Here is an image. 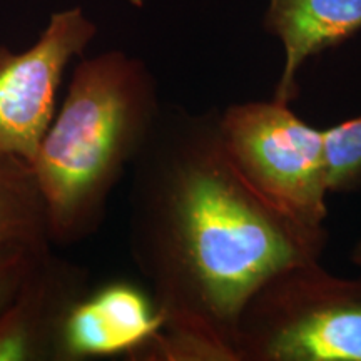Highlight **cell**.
Instances as JSON below:
<instances>
[{"label":"cell","instance_id":"9c48e42d","mask_svg":"<svg viewBox=\"0 0 361 361\" xmlns=\"http://www.w3.org/2000/svg\"><path fill=\"white\" fill-rule=\"evenodd\" d=\"M54 246L47 214L30 162L0 157V250L40 251Z\"/></svg>","mask_w":361,"mask_h":361},{"label":"cell","instance_id":"6da1fadb","mask_svg":"<svg viewBox=\"0 0 361 361\" xmlns=\"http://www.w3.org/2000/svg\"><path fill=\"white\" fill-rule=\"evenodd\" d=\"M130 173L129 250L166 319L134 361H238L247 300L278 271L319 261L326 228L290 219L247 184L218 111L162 104Z\"/></svg>","mask_w":361,"mask_h":361},{"label":"cell","instance_id":"52a82bcc","mask_svg":"<svg viewBox=\"0 0 361 361\" xmlns=\"http://www.w3.org/2000/svg\"><path fill=\"white\" fill-rule=\"evenodd\" d=\"M151 295L117 279L96 288L67 314L57 340L56 361L123 356L130 360L164 328Z\"/></svg>","mask_w":361,"mask_h":361},{"label":"cell","instance_id":"7a4b0ae2","mask_svg":"<svg viewBox=\"0 0 361 361\" xmlns=\"http://www.w3.org/2000/svg\"><path fill=\"white\" fill-rule=\"evenodd\" d=\"M162 102L142 59L107 51L80 59L32 166L52 245L94 236L111 194L154 128Z\"/></svg>","mask_w":361,"mask_h":361},{"label":"cell","instance_id":"5b68a950","mask_svg":"<svg viewBox=\"0 0 361 361\" xmlns=\"http://www.w3.org/2000/svg\"><path fill=\"white\" fill-rule=\"evenodd\" d=\"M96 35L84 8L69 7L54 12L25 51L0 45V157L34 161L56 117L67 66L82 57Z\"/></svg>","mask_w":361,"mask_h":361},{"label":"cell","instance_id":"7c38bea8","mask_svg":"<svg viewBox=\"0 0 361 361\" xmlns=\"http://www.w3.org/2000/svg\"><path fill=\"white\" fill-rule=\"evenodd\" d=\"M350 258H351V263H353L355 266H358V268L361 269V239L355 245Z\"/></svg>","mask_w":361,"mask_h":361},{"label":"cell","instance_id":"8fae6325","mask_svg":"<svg viewBox=\"0 0 361 361\" xmlns=\"http://www.w3.org/2000/svg\"><path fill=\"white\" fill-rule=\"evenodd\" d=\"M35 252L39 251H29L24 247L0 250V313L6 310L8 301L16 295L27 264Z\"/></svg>","mask_w":361,"mask_h":361},{"label":"cell","instance_id":"ba28073f","mask_svg":"<svg viewBox=\"0 0 361 361\" xmlns=\"http://www.w3.org/2000/svg\"><path fill=\"white\" fill-rule=\"evenodd\" d=\"M263 25L284 51L273 99L290 104L301 66L361 32V0H268Z\"/></svg>","mask_w":361,"mask_h":361},{"label":"cell","instance_id":"277c9868","mask_svg":"<svg viewBox=\"0 0 361 361\" xmlns=\"http://www.w3.org/2000/svg\"><path fill=\"white\" fill-rule=\"evenodd\" d=\"M219 129L233 164L266 202L298 223L324 226L329 191L323 129L276 99L226 107Z\"/></svg>","mask_w":361,"mask_h":361},{"label":"cell","instance_id":"3957f363","mask_svg":"<svg viewBox=\"0 0 361 361\" xmlns=\"http://www.w3.org/2000/svg\"><path fill=\"white\" fill-rule=\"evenodd\" d=\"M234 346L238 361H361V279L319 261L278 271L243 308Z\"/></svg>","mask_w":361,"mask_h":361},{"label":"cell","instance_id":"8992f818","mask_svg":"<svg viewBox=\"0 0 361 361\" xmlns=\"http://www.w3.org/2000/svg\"><path fill=\"white\" fill-rule=\"evenodd\" d=\"M89 290L84 266L56 255L52 246L35 252L0 313V361H56L67 314Z\"/></svg>","mask_w":361,"mask_h":361},{"label":"cell","instance_id":"30bf717a","mask_svg":"<svg viewBox=\"0 0 361 361\" xmlns=\"http://www.w3.org/2000/svg\"><path fill=\"white\" fill-rule=\"evenodd\" d=\"M324 166L329 194L361 188V116L323 129Z\"/></svg>","mask_w":361,"mask_h":361}]
</instances>
